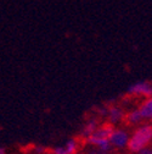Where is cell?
<instances>
[{"label": "cell", "instance_id": "obj_10", "mask_svg": "<svg viewBox=\"0 0 152 154\" xmlns=\"http://www.w3.org/2000/svg\"><path fill=\"white\" fill-rule=\"evenodd\" d=\"M151 154H152V153H151Z\"/></svg>", "mask_w": 152, "mask_h": 154}, {"label": "cell", "instance_id": "obj_7", "mask_svg": "<svg viewBox=\"0 0 152 154\" xmlns=\"http://www.w3.org/2000/svg\"><path fill=\"white\" fill-rule=\"evenodd\" d=\"M138 110L142 119H152V97L148 98Z\"/></svg>", "mask_w": 152, "mask_h": 154}, {"label": "cell", "instance_id": "obj_5", "mask_svg": "<svg viewBox=\"0 0 152 154\" xmlns=\"http://www.w3.org/2000/svg\"><path fill=\"white\" fill-rule=\"evenodd\" d=\"M107 116H108V122L113 125L121 121L124 118V114L118 106H111L110 109H107Z\"/></svg>", "mask_w": 152, "mask_h": 154}, {"label": "cell", "instance_id": "obj_4", "mask_svg": "<svg viewBox=\"0 0 152 154\" xmlns=\"http://www.w3.org/2000/svg\"><path fill=\"white\" fill-rule=\"evenodd\" d=\"M79 150V143L78 140H69L65 146L54 148L51 150V154H77Z\"/></svg>", "mask_w": 152, "mask_h": 154}, {"label": "cell", "instance_id": "obj_2", "mask_svg": "<svg viewBox=\"0 0 152 154\" xmlns=\"http://www.w3.org/2000/svg\"><path fill=\"white\" fill-rule=\"evenodd\" d=\"M129 95H136V97H145L151 98L152 97V85L150 82H138L135 85L130 86L128 89Z\"/></svg>", "mask_w": 152, "mask_h": 154}, {"label": "cell", "instance_id": "obj_6", "mask_svg": "<svg viewBox=\"0 0 152 154\" xmlns=\"http://www.w3.org/2000/svg\"><path fill=\"white\" fill-rule=\"evenodd\" d=\"M98 127H99V121H98L96 119H90V120L85 124L84 128L82 130V137H84V138L90 137L91 134L98 130Z\"/></svg>", "mask_w": 152, "mask_h": 154}, {"label": "cell", "instance_id": "obj_1", "mask_svg": "<svg viewBox=\"0 0 152 154\" xmlns=\"http://www.w3.org/2000/svg\"><path fill=\"white\" fill-rule=\"evenodd\" d=\"M152 138V126L150 125H144L138 127L133 136L129 138L128 141V149L133 153H139L142 149H145V147L150 143Z\"/></svg>", "mask_w": 152, "mask_h": 154}, {"label": "cell", "instance_id": "obj_8", "mask_svg": "<svg viewBox=\"0 0 152 154\" xmlns=\"http://www.w3.org/2000/svg\"><path fill=\"white\" fill-rule=\"evenodd\" d=\"M123 119H125L128 121V124H130V125H135V124H138V122H140L142 120L139 110H134V111H131V112L124 115Z\"/></svg>", "mask_w": 152, "mask_h": 154}, {"label": "cell", "instance_id": "obj_3", "mask_svg": "<svg viewBox=\"0 0 152 154\" xmlns=\"http://www.w3.org/2000/svg\"><path fill=\"white\" fill-rule=\"evenodd\" d=\"M129 136L123 130H115L110 138V144L112 148H124L128 146Z\"/></svg>", "mask_w": 152, "mask_h": 154}, {"label": "cell", "instance_id": "obj_9", "mask_svg": "<svg viewBox=\"0 0 152 154\" xmlns=\"http://www.w3.org/2000/svg\"><path fill=\"white\" fill-rule=\"evenodd\" d=\"M0 154H6L5 148H1V147H0Z\"/></svg>", "mask_w": 152, "mask_h": 154}]
</instances>
